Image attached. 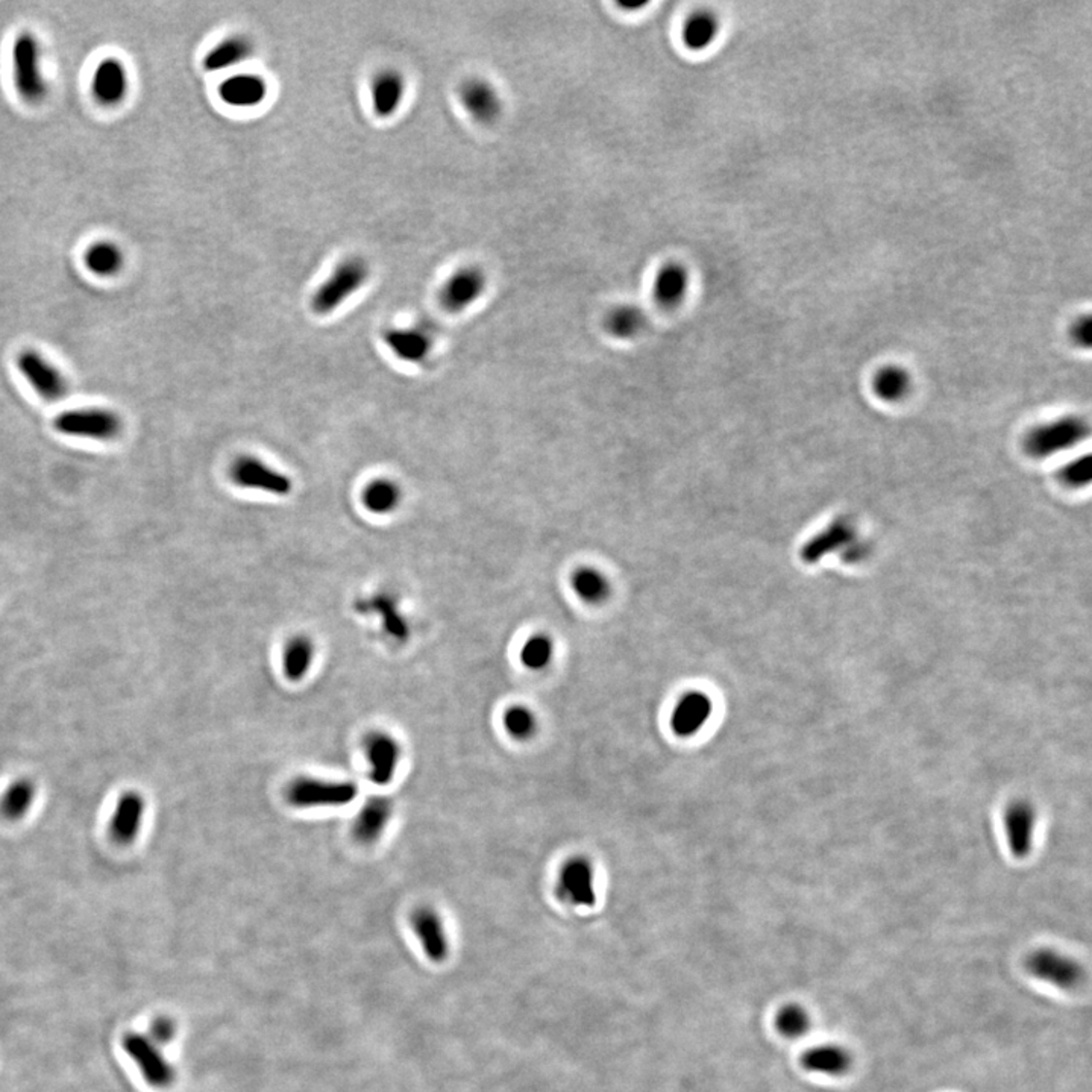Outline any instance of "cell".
Masks as SVG:
<instances>
[{
  "label": "cell",
  "instance_id": "16",
  "mask_svg": "<svg viewBox=\"0 0 1092 1092\" xmlns=\"http://www.w3.org/2000/svg\"><path fill=\"white\" fill-rule=\"evenodd\" d=\"M412 927L429 961L445 962L450 954V940L442 916L429 905H422L412 915Z\"/></svg>",
  "mask_w": 1092,
  "mask_h": 1092
},
{
  "label": "cell",
  "instance_id": "37",
  "mask_svg": "<svg viewBox=\"0 0 1092 1092\" xmlns=\"http://www.w3.org/2000/svg\"><path fill=\"white\" fill-rule=\"evenodd\" d=\"M148 1037L151 1038L154 1042H156L159 1047L169 1044V1042H172L173 1038L177 1037V1024H175V1021L169 1018V1016H158V1018H155L153 1024H151Z\"/></svg>",
  "mask_w": 1092,
  "mask_h": 1092
},
{
  "label": "cell",
  "instance_id": "17",
  "mask_svg": "<svg viewBox=\"0 0 1092 1092\" xmlns=\"http://www.w3.org/2000/svg\"><path fill=\"white\" fill-rule=\"evenodd\" d=\"M218 93L228 107L250 110L266 101L269 86L266 80L256 73H235L222 81Z\"/></svg>",
  "mask_w": 1092,
  "mask_h": 1092
},
{
  "label": "cell",
  "instance_id": "11",
  "mask_svg": "<svg viewBox=\"0 0 1092 1092\" xmlns=\"http://www.w3.org/2000/svg\"><path fill=\"white\" fill-rule=\"evenodd\" d=\"M557 897L574 907L597 904L594 868L585 858H572L563 865L557 882Z\"/></svg>",
  "mask_w": 1092,
  "mask_h": 1092
},
{
  "label": "cell",
  "instance_id": "18",
  "mask_svg": "<svg viewBox=\"0 0 1092 1092\" xmlns=\"http://www.w3.org/2000/svg\"><path fill=\"white\" fill-rule=\"evenodd\" d=\"M691 284V273L686 266L677 261H669L654 275V301L665 310H674L685 302Z\"/></svg>",
  "mask_w": 1092,
  "mask_h": 1092
},
{
  "label": "cell",
  "instance_id": "7",
  "mask_svg": "<svg viewBox=\"0 0 1092 1092\" xmlns=\"http://www.w3.org/2000/svg\"><path fill=\"white\" fill-rule=\"evenodd\" d=\"M229 475L239 488L263 492L273 496H288L293 491V481L288 475L264 463L258 457L242 456L235 459Z\"/></svg>",
  "mask_w": 1092,
  "mask_h": 1092
},
{
  "label": "cell",
  "instance_id": "10",
  "mask_svg": "<svg viewBox=\"0 0 1092 1092\" xmlns=\"http://www.w3.org/2000/svg\"><path fill=\"white\" fill-rule=\"evenodd\" d=\"M459 101L472 120L481 125L498 121L504 111L501 93L491 81L469 78L459 88Z\"/></svg>",
  "mask_w": 1092,
  "mask_h": 1092
},
{
  "label": "cell",
  "instance_id": "8",
  "mask_svg": "<svg viewBox=\"0 0 1092 1092\" xmlns=\"http://www.w3.org/2000/svg\"><path fill=\"white\" fill-rule=\"evenodd\" d=\"M363 748L369 765V780L381 788L391 785L401 765V742L393 734L378 730L367 734Z\"/></svg>",
  "mask_w": 1092,
  "mask_h": 1092
},
{
  "label": "cell",
  "instance_id": "38",
  "mask_svg": "<svg viewBox=\"0 0 1092 1092\" xmlns=\"http://www.w3.org/2000/svg\"><path fill=\"white\" fill-rule=\"evenodd\" d=\"M877 388L878 391L883 392L886 398L900 396L905 388L904 375L900 374V370H885L878 378Z\"/></svg>",
  "mask_w": 1092,
  "mask_h": 1092
},
{
  "label": "cell",
  "instance_id": "33",
  "mask_svg": "<svg viewBox=\"0 0 1092 1092\" xmlns=\"http://www.w3.org/2000/svg\"><path fill=\"white\" fill-rule=\"evenodd\" d=\"M775 1027L789 1040L804 1037L810 1027L809 1013L800 1005H786L775 1015Z\"/></svg>",
  "mask_w": 1092,
  "mask_h": 1092
},
{
  "label": "cell",
  "instance_id": "2",
  "mask_svg": "<svg viewBox=\"0 0 1092 1092\" xmlns=\"http://www.w3.org/2000/svg\"><path fill=\"white\" fill-rule=\"evenodd\" d=\"M370 278V266L366 259L350 256L340 261L329 277L313 291L310 307L319 316H328L336 312L359 289L366 286Z\"/></svg>",
  "mask_w": 1092,
  "mask_h": 1092
},
{
  "label": "cell",
  "instance_id": "3",
  "mask_svg": "<svg viewBox=\"0 0 1092 1092\" xmlns=\"http://www.w3.org/2000/svg\"><path fill=\"white\" fill-rule=\"evenodd\" d=\"M13 77L17 93L26 104L37 105L48 93L42 70L39 40L31 32H21L13 48Z\"/></svg>",
  "mask_w": 1092,
  "mask_h": 1092
},
{
  "label": "cell",
  "instance_id": "6",
  "mask_svg": "<svg viewBox=\"0 0 1092 1092\" xmlns=\"http://www.w3.org/2000/svg\"><path fill=\"white\" fill-rule=\"evenodd\" d=\"M488 290V275L477 266H463L451 273L439 290L440 307L451 315L466 312Z\"/></svg>",
  "mask_w": 1092,
  "mask_h": 1092
},
{
  "label": "cell",
  "instance_id": "34",
  "mask_svg": "<svg viewBox=\"0 0 1092 1092\" xmlns=\"http://www.w3.org/2000/svg\"><path fill=\"white\" fill-rule=\"evenodd\" d=\"M553 657L554 642L546 634H534V636L529 637L521 650V662H523L524 666L529 667L531 671L545 669L553 661Z\"/></svg>",
  "mask_w": 1092,
  "mask_h": 1092
},
{
  "label": "cell",
  "instance_id": "12",
  "mask_svg": "<svg viewBox=\"0 0 1092 1092\" xmlns=\"http://www.w3.org/2000/svg\"><path fill=\"white\" fill-rule=\"evenodd\" d=\"M1027 970L1041 982L1058 988H1073L1080 978V967L1069 956L1054 950H1038L1027 959Z\"/></svg>",
  "mask_w": 1092,
  "mask_h": 1092
},
{
  "label": "cell",
  "instance_id": "28",
  "mask_svg": "<svg viewBox=\"0 0 1092 1092\" xmlns=\"http://www.w3.org/2000/svg\"><path fill=\"white\" fill-rule=\"evenodd\" d=\"M570 588L581 601L588 604H601L612 594L609 577L595 566L577 567L570 575Z\"/></svg>",
  "mask_w": 1092,
  "mask_h": 1092
},
{
  "label": "cell",
  "instance_id": "15",
  "mask_svg": "<svg viewBox=\"0 0 1092 1092\" xmlns=\"http://www.w3.org/2000/svg\"><path fill=\"white\" fill-rule=\"evenodd\" d=\"M407 93V80L404 73L393 67H386L375 73L370 81V104L375 116L391 119L398 113Z\"/></svg>",
  "mask_w": 1092,
  "mask_h": 1092
},
{
  "label": "cell",
  "instance_id": "35",
  "mask_svg": "<svg viewBox=\"0 0 1092 1092\" xmlns=\"http://www.w3.org/2000/svg\"><path fill=\"white\" fill-rule=\"evenodd\" d=\"M502 723H504L505 732L515 739H529L532 734H536V715L524 705H513V707L507 709L504 718H502Z\"/></svg>",
  "mask_w": 1092,
  "mask_h": 1092
},
{
  "label": "cell",
  "instance_id": "13",
  "mask_svg": "<svg viewBox=\"0 0 1092 1092\" xmlns=\"http://www.w3.org/2000/svg\"><path fill=\"white\" fill-rule=\"evenodd\" d=\"M146 810L148 802L140 792L128 791L121 794L111 815V837L121 845L134 842L145 824Z\"/></svg>",
  "mask_w": 1092,
  "mask_h": 1092
},
{
  "label": "cell",
  "instance_id": "23",
  "mask_svg": "<svg viewBox=\"0 0 1092 1092\" xmlns=\"http://www.w3.org/2000/svg\"><path fill=\"white\" fill-rule=\"evenodd\" d=\"M384 343L405 363H422L432 350V339L426 329L391 328L384 332Z\"/></svg>",
  "mask_w": 1092,
  "mask_h": 1092
},
{
  "label": "cell",
  "instance_id": "26",
  "mask_svg": "<svg viewBox=\"0 0 1092 1092\" xmlns=\"http://www.w3.org/2000/svg\"><path fill=\"white\" fill-rule=\"evenodd\" d=\"M802 1067L807 1072L827 1077H839L851 1067V1056L842 1045L821 1044L802 1054Z\"/></svg>",
  "mask_w": 1092,
  "mask_h": 1092
},
{
  "label": "cell",
  "instance_id": "9",
  "mask_svg": "<svg viewBox=\"0 0 1092 1092\" xmlns=\"http://www.w3.org/2000/svg\"><path fill=\"white\" fill-rule=\"evenodd\" d=\"M17 367L35 393L45 401H59L69 392V384L64 375L37 351H23L17 357Z\"/></svg>",
  "mask_w": 1092,
  "mask_h": 1092
},
{
  "label": "cell",
  "instance_id": "19",
  "mask_svg": "<svg viewBox=\"0 0 1092 1092\" xmlns=\"http://www.w3.org/2000/svg\"><path fill=\"white\" fill-rule=\"evenodd\" d=\"M713 702L700 691L689 692L672 710L671 729L678 737H691L701 732L712 718Z\"/></svg>",
  "mask_w": 1092,
  "mask_h": 1092
},
{
  "label": "cell",
  "instance_id": "21",
  "mask_svg": "<svg viewBox=\"0 0 1092 1092\" xmlns=\"http://www.w3.org/2000/svg\"><path fill=\"white\" fill-rule=\"evenodd\" d=\"M356 609L361 615H377L381 619L384 631L394 642H407L410 639V624L402 615L398 601L391 594H375L370 598L357 601Z\"/></svg>",
  "mask_w": 1092,
  "mask_h": 1092
},
{
  "label": "cell",
  "instance_id": "5",
  "mask_svg": "<svg viewBox=\"0 0 1092 1092\" xmlns=\"http://www.w3.org/2000/svg\"><path fill=\"white\" fill-rule=\"evenodd\" d=\"M121 1045L125 1048L129 1058L139 1067L140 1073H142L148 1085L164 1089L169 1088L175 1082L177 1072L173 1069V1065L167 1061L161 1047L154 1042L148 1035L129 1032L123 1037Z\"/></svg>",
  "mask_w": 1092,
  "mask_h": 1092
},
{
  "label": "cell",
  "instance_id": "22",
  "mask_svg": "<svg viewBox=\"0 0 1092 1092\" xmlns=\"http://www.w3.org/2000/svg\"><path fill=\"white\" fill-rule=\"evenodd\" d=\"M1035 824H1037V813L1034 807H1030L1026 802H1016L1007 810L1005 827H1007L1010 853L1015 858H1026L1034 847Z\"/></svg>",
  "mask_w": 1092,
  "mask_h": 1092
},
{
  "label": "cell",
  "instance_id": "25",
  "mask_svg": "<svg viewBox=\"0 0 1092 1092\" xmlns=\"http://www.w3.org/2000/svg\"><path fill=\"white\" fill-rule=\"evenodd\" d=\"M721 32V20L712 11H697L681 28V42L691 52L709 51Z\"/></svg>",
  "mask_w": 1092,
  "mask_h": 1092
},
{
  "label": "cell",
  "instance_id": "14",
  "mask_svg": "<svg viewBox=\"0 0 1092 1092\" xmlns=\"http://www.w3.org/2000/svg\"><path fill=\"white\" fill-rule=\"evenodd\" d=\"M394 804L389 797H372L359 809L353 823V837L363 847L380 842L393 818Z\"/></svg>",
  "mask_w": 1092,
  "mask_h": 1092
},
{
  "label": "cell",
  "instance_id": "30",
  "mask_svg": "<svg viewBox=\"0 0 1092 1092\" xmlns=\"http://www.w3.org/2000/svg\"><path fill=\"white\" fill-rule=\"evenodd\" d=\"M648 318L639 307L631 304L618 305L605 318V329L619 340H631L647 328Z\"/></svg>",
  "mask_w": 1092,
  "mask_h": 1092
},
{
  "label": "cell",
  "instance_id": "32",
  "mask_svg": "<svg viewBox=\"0 0 1092 1092\" xmlns=\"http://www.w3.org/2000/svg\"><path fill=\"white\" fill-rule=\"evenodd\" d=\"M85 266L97 277H115L123 267V253L113 242H97L86 250Z\"/></svg>",
  "mask_w": 1092,
  "mask_h": 1092
},
{
  "label": "cell",
  "instance_id": "4",
  "mask_svg": "<svg viewBox=\"0 0 1092 1092\" xmlns=\"http://www.w3.org/2000/svg\"><path fill=\"white\" fill-rule=\"evenodd\" d=\"M53 427L64 436L110 442L120 436L123 421L108 408H75L56 416Z\"/></svg>",
  "mask_w": 1092,
  "mask_h": 1092
},
{
  "label": "cell",
  "instance_id": "24",
  "mask_svg": "<svg viewBox=\"0 0 1092 1092\" xmlns=\"http://www.w3.org/2000/svg\"><path fill=\"white\" fill-rule=\"evenodd\" d=\"M256 52V46L250 37L242 34H232L211 49L204 56L202 66L207 72L215 73L222 70L232 69L245 63Z\"/></svg>",
  "mask_w": 1092,
  "mask_h": 1092
},
{
  "label": "cell",
  "instance_id": "36",
  "mask_svg": "<svg viewBox=\"0 0 1092 1092\" xmlns=\"http://www.w3.org/2000/svg\"><path fill=\"white\" fill-rule=\"evenodd\" d=\"M1077 427L1075 426H1058L1056 429H1048V434L1041 432L1040 436L1035 437L1034 448H1038L1041 453H1047L1048 448H1053L1056 445L1058 448L1061 443H1070V437L1077 436Z\"/></svg>",
  "mask_w": 1092,
  "mask_h": 1092
},
{
  "label": "cell",
  "instance_id": "20",
  "mask_svg": "<svg viewBox=\"0 0 1092 1092\" xmlns=\"http://www.w3.org/2000/svg\"><path fill=\"white\" fill-rule=\"evenodd\" d=\"M128 88V72L120 59L105 58L94 70L91 91L94 99L104 107H116L123 102Z\"/></svg>",
  "mask_w": 1092,
  "mask_h": 1092
},
{
  "label": "cell",
  "instance_id": "31",
  "mask_svg": "<svg viewBox=\"0 0 1092 1092\" xmlns=\"http://www.w3.org/2000/svg\"><path fill=\"white\" fill-rule=\"evenodd\" d=\"M363 505L374 515H391L401 505L402 491L398 484L389 478H377L364 488Z\"/></svg>",
  "mask_w": 1092,
  "mask_h": 1092
},
{
  "label": "cell",
  "instance_id": "29",
  "mask_svg": "<svg viewBox=\"0 0 1092 1092\" xmlns=\"http://www.w3.org/2000/svg\"><path fill=\"white\" fill-rule=\"evenodd\" d=\"M39 789L31 778H17L13 781L0 799V812L11 821H18L31 812Z\"/></svg>",
  "mask_w": 1092,
  "mask_h": 1092
},
{
  "label": "cell",
  "instance_id": "1",
  "mask_svg": "<svg viewBox=\"0 0 1092 1092\" xmlns=\"http://www.w3.org/2000/svg\"><path fill=\"white\" fill-rule=\"evenodd\" d=\"M354 781L301 775L286 788V800L294 809H337L346 807L358 797Z\"/></svg>",
  "mask_w": 1092,
  "mask_h": 1092
},
{
  "label": "cell",
  "instance_id": "27",
  "mask_svg": "<svg viewBox=\"0 0 1092 1092\" xmlns=\"http://www.w3.org/2000/svg\"><path fill=\"white\" fill-rule=\"evenodd\" d=\"M316 661V645L312 637L296 634L289 640L283 651V674L290 683L305 680Z\"/></svg>",
  "mask_w": 1092,
  "mask_h": 1092
}]
</instances>
